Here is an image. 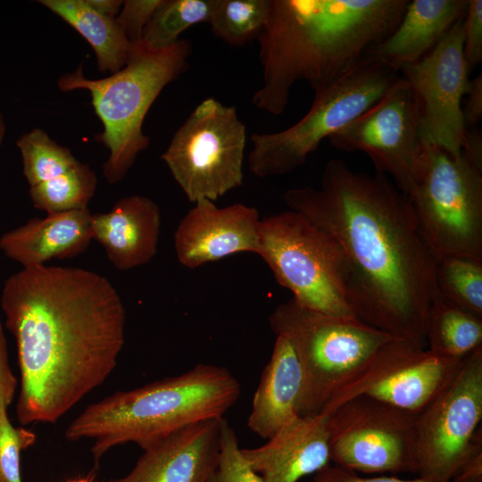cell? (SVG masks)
<instances>
[{"label": "cell", "instance_id": "6da1fadb", "mask_svg": "<svg viewBox=\"0 0 482 482\" xmlns=\"http://www.w3.org/2000/svg\"><path fill=\"white\" fill-rule=\"evenodd\" d=\"M283 199L339 244L355 316L427 347V314L440 294L438 258L420 233L409 197L389 177L355 171L331 159L319 188H291Z\"/></svg>", "mask_w": 482, "mask_h": 482}, {"label": "cell", "instance_id": "7a4b0ae2", "mask_svg": "<svg viewBox=\"0 0 482 482\" xmlns=\"http://www.w3.org/2000/svg\"><path fill=\"white\" fill-rule=\"evenodd\" d=\"M0 304L16 342L21 425L55 423L115 369L126 310L104 276L79 267L22 268L5 280Z\"/></svg>", "mask_w": 482, "mask_h": 482}, {"label": "cell", "instance_id": "3957f363", "mask_svg": "<svg viewBox=\"0 0 482 482\" xmlns=\"http://www.w3.org/2000/svg\"><path fill=\"white\" fill-rule=\"evenodd\" d=\"M408 0H270L258 37L262 85L253 104L283 113L295 82L318 94L360 62L399 23Z\"/></svg>", "mask_w": 482, "mask_h": 482}, {"label": "cell", "instance_id": "277c9868", "mask_svg": "<svg viewBox=\"0 0 482 482\" xmlns=\"http://www.w3.org/2000/svg\"><path fill=\"white\" fill-rule=\"evenodd\" d=\"M241 395L224 367L200 363L188 371L87 405L67 427L70 441L90 439L96 461L115 446L135 443L143 450L189 424L223 418Z\"/></svg>", "mask_w": 482, "mask_h": 482}, {"label": "cell", "instance_id": "5b68a950", "mask_svg": "<svg viewBox=\"0 0 482 482\" xmlns=\"http://www.w3.org/2000/svg\"><path fill=\"white\" fill-rule=\"evenodd\" d=\"M191 45L179 39L170 47L152 49L143 41L132 45L125 66L104 79H91L83 72V63L74 71L61 75L60 90L84 89L90 93L103 131L95 136L108 150L103 166L110 184L121 181L137 155L149 145L143 122L162 89L187 68Z\"/></svg>", "mask_w": 482, "mask_h": 482}, {"label": "cell", "instance_id": "8992f818", "mask_svg": "<svg viewBox=\"0 0 482 482\" xmlns=\"http://www.w3.org/2000/svg\"><path fill=\"white\" fill-rule=\"evenodd\" d=\"M420 233L438 260L482 259V137L469 133L459 155L426 146L418 179L407 195Z\"/></svg>", "mask_w": 482, "mask_h": 482}, {"label": "cell", "instance_id": "52a82bcc", "mask_svg": "<svg viewBox=\"0 0 482 482\" xmlns=\"http://www.w3.org/2000/svg\"><path fill=\"white\" fill-rule=\"evenodd\" d=\"M275 335L289 338L303 374L301 415L322 412L333 396L366 366L392 335L357 317L312 311L292 298L269 317Z\"/></svg>", "mask_w": 482, "mask_h": 482}, {"label": "cell", "instance_id": "ba28073f", "mask_svg": "<svg viewBox=\"0 0 482 482\" xmlns=\"http://www.w3.org/2000/svg\"><path fill=\"white\" fill-rule=\"evenodd\" d=\"M258 255L299 305L328 315L356 317L339 244L300 212L288 210L261 220Z\"/></svg>", "mask_w": 482, "mask_h": 482}, {"label": "cell", "instance_id": "9c48e42d", "mask_svg": "<svg viewBox=\"0 0 482 482\" xmlns=\"http://www.w3.org/2000/svg\"><path fill=\"white\" fill-rule=\"evenodd\" d=\"M400 78L399 72L364 58L318 94L308 112L291 127L254 133L248 155L250 171L261 179L301 167L324 139L375 104Z\"/></svg>", "mask_w": 482, "mask_h": 482}, {"label": "cell", "instance_id": "30bf717a", "mask_svg": "<svg viewBox=\"0 0 482 482\" xmlns=\"http://www.w3.org/2000/svg\"><path fill=\"white\" fill-rule=\"evenodd\" d=\"M245 142V126L236 107L207 97L175 132L161 157L190 202H214L243 184Z\"/></svg>", "mask_w": 482, "mask_h": 482}, {"label": "cell", "instance_id": "8fae6325", "mask_svg": "<svg viewBox=\"0 0 482 482\" xmlns=\"http://www.w3.org/2000/svg\"><path fill=\"white\" fill-rule=\"evenodd\" d=\"M482 346L469 353L450 384L416 414L411 472L451 482L482 451Z\"/></svg>", "mask_w": 482, "mask_h": 482}, {"label": "cell", "instance_id": "7c38bea8", "mask_svg": "<svg viewBox=\"0 0 482 482\" xmlns=\"http://www.w3.org/2000/svg\"><path fill=\"white\" fill-rule=\"evenodd\" d=\"M332 147L362 152L376 172L390 176L406 195L414 187L424 161L420 112L417 96L402 76L371 107L328 137Z\"/></svg>", "mask_w": 482, "mask_h": 482}, {"label": "cell", "instance_id": "4fadbf2b", "mask_svg": "<svg viewBox=\"0 0 482 482\" xmlns=\"http://www.w3.org/2000/svg\"><path fill=\"white\" fill-rule=\"evenodd\" d=\"M328 414L334 465L354 472H411L416 414L363 395Z\"/></svg>", "mask_w": 482, "mask_h": 482}, {"label": "cell", "instance_id": "5bb4252c", "mask_svg": "<svg viewBox=\"0 0 482 482\" xmlns=\"http://www.w3.org/2000/svg\"><path fill=\"white\" fill-rule=\"evenodd\" d=\"M464 358L440 355L395 337L333 396L322 412L329 413L342 403L363 395L418 414L450 384Z\"/></svg>", "mask_w": 482, "mask_h": 482}, {"label": "cell", "instance_id": "9a60e30c", "mask_svg": "<svg viewBox=\"0 0 482 482\" xmlns=\"http://www.w3.org/2000/svg\"><path fill=\"white\" fill-rule=\"evenodd\" d=\"M463 17L422 59L399 71L419 102L423 145L453 155L461 153L469 136L461 105L470 82L462 50Z\"/></svg>", "mask_w": 482, "mask_h": 482}, {"label": "cell", "instance_id": "2e32d148", "mask_svg": "<svg viewBox=\"0 0 482 482\" xmlns=\"http://www.w3.org/2000/svg\"><path fill=\"white\" fill-rule=\"evenodd\" d=\"M261 219L256 208L234 204L219 208L204 199L179 221L174 233L177 259L195 269L234 253L258 254Z\"/></svg>", "mask_w": 482, "mask_h": 482}, {"label": "cell", "instance_id": "e0dca14e", "mask_svg": "<svg viewBox=\"0 0 482 482\" xmlns=\"http://www.w3.org/2000/svg\"><path fill=\"white\" fill-rule=\"evenodd\" d=\"M221 420H200L169 434L144 449L126 476L108 482H210L219 463Z\"/></svg>", "mask_w": 482, "mask_h": 482}, {"label": "cell", "instance_id": "ac0fdd59", "mask_svg": "<svg viewBox=\"0 0 482 482\" xmlns=\"http://www.w3.org/2000/svg\"><path fill=\"white\" fill-rule=\"evenodd\" d=\"M328 420L326 412L299 415L262 445L241 448V454L262 482H298L330 464Z\"/></svg>", "mask_w": 482, "mask_h": 482}, {"label": "cell", "instance_id": "d6986e66", "mask_svg": "<svg viewBox=\"0 0 482 482\" xmlns=\"http://www.w3.org/2000/svg\"><path fill=\"white\" fill-rule=\"evenodd\" d=\"M93 239L104 247L118 270L148 263L157 253L161 212L151 198L133 195L120 198L107 212L91 215Z\"/></svg>", "mask_w": 482, "mask_h": 482}, {"label": "cell", "instance_id": "ffe728a7", "mask_svg": "<svg viewBox=\"0 0 482 482\" xmlns=\"http://www.w3.org/2000/svg\"><path fill=\"white\" fill-rule=\"evenodd\" d=\"M469 0L409 1L395 29L371 46L364 57L399 72L417 62L447 35L465 14Z\"/></svg>", "mask_w": 482, "mask_h": 482}, {"label": "cell", "instance_id": "44dd1931", "mask_svg": "<svg viewBox=\"0 0 482 482\" xmlns=\"http://www.w3.org/2000/svg\"><path fill=\"white\" fill-rule=\"evenodd\" d=\"M88 208L33 218L0 237V249L22 268L46 265L52 259L73 258L93 239Z\"/></svg>", "mask_w": 482, "mask_h": 482}, {"label": "cell", "instance_id": "7402d4cb", "mask_svg": "<svg viewBox=\"0 0 482 482\" xmlns=\"http://www.w3.org/2000/svg\"><path fill=\"white\" fill-rule=\"evenodd\" d=\"M303 397L302 366L289 338L276 335L271 356L254 392L248 428L268 439L301 415Z\"/></svg>", "mask_w": 482, "mask_h": 482}, {"label": "cell", "instance_id": "603a6c76", "mask_svg": "<svg viewBox=\"0 0 482 482\" xmlns=\"http://www.w3.org/2000/svg\"><path fill=\"white\" fill-rule=\"evenodd\" d=\"M39 4L62 18L88 42L101 72L112 74L125 66L132 44L116 18L97 12L86 0H40Z\"/></svg>", "mask_w": 482, "mask_h": 482}, {"label": "cell", "instance_id": "cb8c5ba5", "mask_svg": "<svg viewBox=\"0 0 482 482\" xmlns=\"http://www.w3.org/2000/svg\"><path fill=\"white\" fill-rule=\"evenodd\" d=\"M425 338L432 353L464 358L482 346V318L449 303L439 294L428 308Z\"/></svg>", "mask_w": 482, "mask_h": 482}, {"label": "cell", "instance_id": "d4e9b609", "mask_svg": "<svg viewBox=\"0 0 482 482\" xmlns=\"http://www.w3.org/2000/svg\"><path fill=\"white\" fill-rule=\"evenodd\" d=\"M96 187L95 171L79 162L62 175L29 187V192L33 206L50 214L88 208Z\"/></svg>", "mask_w": 482, "mask_h": 482}, {"label": "cell", "instance_id": "484cf974", "mask_svg": "<svg viewBox=\"0 0 482 482\" xmlns=\"http://www.w3.org/2000/svg\"><path fill=\"white\" fill-rule=\"evenodd\" d=\"M219 0H162L143 33L152 49L171 46L187 29L210 21Z\"/></svg>", "mask_w": 482, "mask_h": 482}, {"label": "cell", "instance_id": "4316f807", "mask_svg": "<svg viewBox=\"0 0 482 482\" xmlns=\"http://www.w3.org/2000/svg\"><path fill=\"white\" fill-rule=\"evenodd\" d=\"M436 285L446 301L482 318V259L463 255L440 258Z\"/></svg>", "mask_w": 482, "mask_h": 482}, {"label": "cell", "instance_id": "83f0119b", "mask_svg": "<svg viewBox=\"0 0 482 482\" xmlns=\"http://www.w3.org/2000/svg\"><path fill=\"white\" fill-rule=\"evenodd\" d=\"M270 10V0H219L209 21L212 32L224 42L243 46L257 39Z\"/></svg>", "mask_w": 482, "mask_h": 482}, {"label": "cell", "instance_id": "f1b7e54d", "mask_svg": "<svg viewBox=\"0 0 482 482\" xmlns=\"http://www.w3.org/2000/svg\"><path fill=\"white\" fill-rule=\"evenodd\" d=\"M16 145L29 187L56 178L79 162L68 147L57 144L39 128L23 133Z\"/></svg>", "mask_w": 482, "mask_h": 482}, {"label": "cell", "instance_id": "f546056e", "mask_svg": "<svg viewBox=\"0 0 482 482\" xmlns=\"http://www.w3.org/2000/svg\"><path fill=\"white\" fill-rule=\"evenodd\" d=\"M35 441L34 432L14 427L7 409L0 408V482H21V453Z\"/></svg>", "mask_w": 482, "mask_h": 482}, {"label": "cell", "instance_id": "4dcf8cb0", "mask_svg": "<svg viewBox=\"0 0 482 482\" xmlns=\"http://www.w3.org/2000/svg\"><path fill=\"white\" fill-rule=\"evenodd\" d=\"M235 430L225 418L220 423V453L210 482H262L244 460Z\"/></svg>", "mask_w": 482, "mask_h": 482}, {"label": "cell", "instance_id": "1f68e13d", "mask_svg": "<svg viewBox=\"0 0 482 482\" xmlns=\"http://www.w3.org/2000/svg\"><path fill=\"white\" fill-rule=\"evenodd\" d=\"M162 0H126L116 21L132 44L143 41L144 29Z\"/></svg>", "mask_w": 482, "mask_h": 482}, {"label": "cell", "instance_id": "d6a6232c", "mask_svg": "<svg viewBox=\"0 0 482 482\" xmlns=\"http://www.w3.org/2000/svg\"><path fill=\"white\" fill-rule=\"evenodd\" d=\"M462 50L470 72L482 62V0H469L462 24Z\"/></svg>", "mask_w": 482, "mask_h": 482}, {"label": "cell", "instance_id": "836d02e7", "mask_svg": "<svg viewBox=\"0 0 482 482\" xmlns=\"http://www.w3.org/2000/svg\"><path fill=\"white\" fill-rule=\"evenodd\" d=\"M309 482H429L419 478L413 479H402L396 477L364 478L357 472L345 470L337 465H328L314 474Z\"/></svg>", "mask_w": 482, "mask_h": 482}, {"label": "cell", "instance_id": "e575fe53", "mask_svg": "<svg viewBox=\"0 0 482 482\" xmlns=\"http://www.w3.org/2000/svg\"><path fill=\"white\" fill-rule=\"evenodd\" d=\"M17 389V378L10 366L6 337L0 320V408H8Z\"/></svg>", "mask_w": 482, "mask_h": 482}, {"label": "cell", "instance_id": "d590c367", "mask_svg": "<svg viewBox=\"0 0 482 482\" xmlns=\"http://www.w3.org/2000/svg\"><path fill=\"white\" fill-rule=\"evenodd\" d=\"M467 103L462 107L465 127L468 130L478 129L482 119V75L470 79Z\"/></svg>", "mask_w": 482, "mask_h": 482}, {"label": "cell", "instance_id": "8d00e7d4", "mask_svg": "<svg viewBox=\"0 0 482 482\" xmlns=\"http://www.w3.org/2000/svg\"><path fill=\"white\" fill-rule=\"evenodd\" d=\"M451 482H482V451L477 453Z\"/></svg>", "mask_w": 482, "mask_h": 482}, {"label": "cell", "instance_id": "74e56055", "mask_svg": "<svg viewBox=\"0 0 482 482\" xmlns=\"http://www.w3.org/2000/svg\"><path fill=\"white\" fill-rule=\"evenodd\" d=\"M87 4L97 12L112 18H116L123 1L120 0H86Z\"/></svg>", "mask_w": 482, "mask_h": 482}, {"label": "cell", "instance_id": "f35d334b", "mask_svg": "<svg viewBox=\"0 0 482 482\" xmlns=\"http://www.w3.org/2000/svg\"><path fill=\"white\" fill-rule=\"evenodd\" d=\"M6 134V123L3 114L0 112V146L2 145Z\"/></svg>", "mask_w": 482, "mask_h": 482}, {"label": "cell", "instance_id": "ab89813d", "mask_svg": "<svg viewBox=\"0 0 482 482\" xmlns=\"http://www.w3.org/2000/svg\"><path fill=\"white\" fill-rule=\"evenodd\" d=\"M65 482H93V479L89 477L87 478H77L66 480Z\"/></svg>", "mask_w": 482, "mask_h": 482}]
</instances>
